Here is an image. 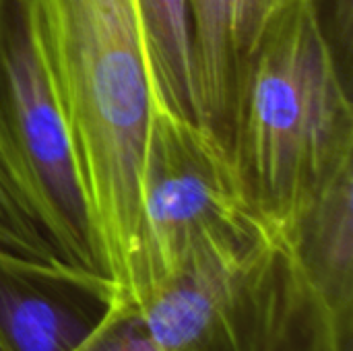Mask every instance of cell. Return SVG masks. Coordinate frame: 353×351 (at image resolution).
I'll use <instances>...</instances> for the list:
<instances>
[{
    "instance_id": "277c9868",
    "label": "cell",
    "mask_w": 353,
    "mask_h": 351,
    "mask_svg": "<svg viewBox=\"0 0 353 351\" xmlns=\"http://www.w3.org/2000/svg\"><path fill=\"white\" fill-rule=\"evenodd\" d=\"M0 174L56 254L101 275L79 163L29 0H0Z\"/></svg>"
},
{
    "instance_id": "7c38bea8",
    "label": "cell",
    "mask_w": 353,
    "mask_h": 351,
    "mask_svg": "<svg viewBox=\"0 0 353 351\" xmlns=\"http://www.w3.org/2000/svg\"><path fill=\"white\" fill-rule=\"evenodd\" d=\"M0 351H4V350H2V348H0Z\"/></svg>"
},
{
    "instance_id": "52a82bcc",
    "label": "cell",
    "mask_w": 353,
    "mask_h": 351,
    "mask_svg": "<svg viewBox=\"0 0 353 351\" xmlns=\"http://www.w3.org/2000/svg\"><path fill=\"white\" fill-rule=\"evenodd\" d=\"M281 238L316 288L353 310V155L323 180Z\"/></svg>"
},
{
    "instance_id": "3957f363",
    "label": "cell",
    "mask_w": 353,
    "mask_h": 351,
    "mask_svg": "<svg viewBox=\"0 0 353 351\" xmlns=\"http://www.w3.org/2000/svg\"><path fill=\"white\" fill-rule=\"evenodd\" d=\"M267 232L246 201L225 143L207 126L155 106L141 172L130 310L188 265L244 250Z\"/></svg>"
},
{
    "instance_id": "6da1fadb",
    "label": "cell",
    "mask_w": 353,
    "mask_h": 351,
    "mask_svg": "<svg viewBox=\"0 0 353 351\" xmlns=\"http://www.w3.org/2000/svg\"><path fill=\"white\" fill-rule=\"evenodd\" d=\"M79 163L97 267L130 310L141 172L157 106L134 0H29Z\"/></svg>"
},
{
    "instance_id": "9c48e42d",
    "label": "cell",
    "mask_w": 353,
    "mask_h": 351,
    "mask_svg": "<svg viewBox=\"0 0 353 351\" xmlns=\"http://www.w3.org/2000/svg\"><path fill=\"white\" fill-rule=\"evenodd\" d=\"M236 2L238 0H192L203 124L221 139L228 149L240 77Z\"/></svg>"
},
{
    "instance_id": "30bf717a",
    "label": "cell",
    "mask_w": 353,
    "mask_h": 351,
    "mask_svg": "<svg viewBox=\"0 0 353 351\" xmlns=\"http://www.w3.org/2000/svg\"><path fill=\"white\" fill-rule=\"evenodd\" d=\"M0 248L43 263H64L56 254L52 244L46 240V236L39 232V228L23 211V207L6 186L2 174H0Z\"/></svg>"
},
{
    "instance_id": "8fae6325",
    "label": "cell",
    "mask_w": 353,
    "mask_h": 351,
    "mask_svg": "<svg viewBox=\"0 0 353 351\" xmlns=\"http://www.w3.org/2000/svg\"><path fill=\"white\" fill-rule=\"evenodd\" d=\"M288 0H238L236 2V48L238 56L246 54L267 19Z\"/></svg>"
},
{
    "instance_id": "ba28073f",
    "label": "cell",
    "mask_w": 353,
    "mask_h": 351,
    "mask_svg": "<svg viewBox=\"0 0 353 351\" xmlns=\"http://www.w3.org/2000/svg\"><path fill=\"white\" fill-rule=\"evenodd\" d=\"M134 2L157 106L180 118L203 124L192 0Z\"/></svg>"
},
{
    "instance_id": "8992f818",
    "label": "cell",
    "mask_w": 353,
    "mask_h": 351,
    "mask_svg": "<svg viewBox=\"0 0 353 351\" xmlns=\"http://www.w3.org/2000/svg\"><path fill=\"white\" fill-rule=\"evenodd\" d=\"M128 312L101 275L0 248V348L85 351Z\"/></svg>"
},
{
    "instance_id": "7a4b0ae2",
    "label": "cell",
    "mask_w": 353,
    "mask_h": 351,
    "mask_svg": "<svg viewBox=\"0 0 353 351\" xmlns=\"http://www.w3.org/2000/svg\"><path fill=\"white\" fill-rule=\"evenodd\" d=\"M230 153L256 217L283 236L353 155L350 72L319 0H288L240 60Z\"/></svg>"
},
{
    "instance_id": "5b68a950",
    "label": "cell",
    "mask_w": 353,
    "mask_h": 351,
    "mask_svg": "<svg viewBox=\"0 0 353 351\" xmlns=\"http://www.w3.org/2000/svg\"><path fill=\"white\" fill-rule=\"evenodd\" d=\"M352 325L279 234L259 240L238 275L234 351H352Z\"/></svg>"
}]
</instances>
